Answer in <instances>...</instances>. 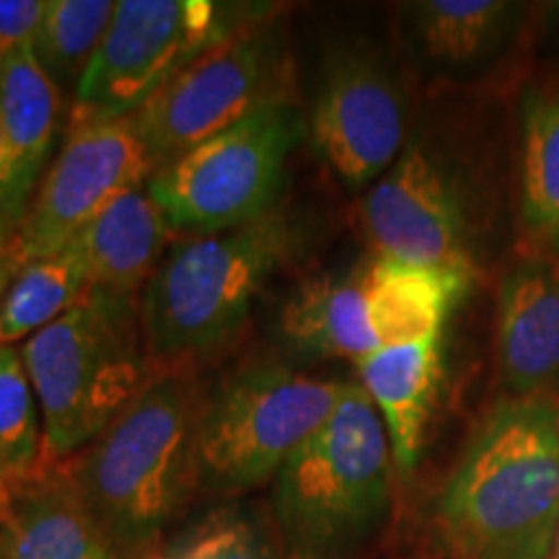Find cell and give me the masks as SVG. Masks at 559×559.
<instances>
[{
	"label": "cell",
	"mask_w": 559,
	"mask_h": 559,
	"mask_svg": "<svg viewBox=\"0 0 559 559\" xmlns=\"http://www.w3.org/2000/svg\"><path fill=\"white\" fill-rule=\"evenodd\" d=\"M559 531V400L500 402L430 508L432 559H547Z\"/></svg>",
	"instance_id": "obj_1"
},
{
	"label": "cell",
	"mask_w": 559,
	"mask_h": 559,
	"mask_svg": "<svg viewBox=\"0 0 559 559\" xmlns=\"http://www.w3.org/2000/svg\"><path fill=\"white\" fill-rule=\"evenodd\" d=\"M207 396L187 370H156L70 472L104 534L128 559L164 542L200 474V423Z\"/></svg>",
	"instance_id": "obj_2"
},
{
	"label": "cell",
	"mask_w": 559,
	"mask_h": 559,
	"mask_svg": "<svg viewBox=\"0 0 559 559\" xmlns=\"http://www.w3.org/2000/svg\"><path fill=\"white\" fill-rule=\"evenodd\" d=\"M293 243L296 230L280 207L243 226L174 241L138 300L151 368L185 370L234 340Z\"/></svg>",
	"instance_id": "obj_3"
},
{
	"label": "cell",
	"mask_w": 559,
	"mask_h": 559,
	"mask_svg": "<svg viewBox=\"0 0 559 559\" xmlns=\"http://www.w3.org/2000/svg\"><path fill=\"white\" fill-rule=\"evenodd\" d=\"M45 430V466L88 449L153 373L135 296L91 288L21 345Z\"/></svg>",
	"instance_id": "obj_4"
},
{
	"label": "cell",
	"mask_w": 559,
	"mask_h": 559,
	"mask_svg": "<svg viewBox=\"0 0 559 559\" xmlns=\"http://www.w3.org/2000/svg\"><path fill=\"white\" fill-rule=\"evenodd\" d=\"M391 443L360 383L272 479V510L298 559H340L366 539L391 500Z\"/></svg>",
	"instance_id": "obj_5"
},
{
	"label": "cell",
	"mask_w": 559,
	"mask_h": 559,
	"mask_svg": "<svg viewBox=\"0 0 559 559\" xmlns=\"http://www.w3.org/2000/svg\"><path fill=\"white\" fill-rule=\"evenodd\" d=\"M342 391L345 383L285 366L234 373L202 409V479L223 492L272 481L280 466L332 417Z\"/></svg>",
	"instance_id": "obj_6"
},
{
	"label": "cell",
	"mask_w": 559,
	"mask_h": 559,
	"mask_svg": "<svg viewBox=\"0 0 559 559\" xmlns=\"http://www.w3.org/2000/svg\"><path fill=\"white\" fill-rule=\"evenodd\" d=\"M304 124L290 104L260 109L202 140L148 179L151 198L177 230L215 234L275 210L285 164Z\"/></svg>",
	"instance_id": "obj_7"
},
{
	"label": "cell",
	"mask_w": 559,
	"mask_h": 559,
	"mask_svg": "<svg viewBox=\"0 0 559 559\" xmlns=\"http://www.w3.org/2000/svg\"><path fill=\"white\" fill-rule=\"evenodd\" d=\"M290 83L283 41L251 21L187 62L132 122L158 169L254 111L290 104Z\"/></svg>",
	"instance_id": "obj_8"
},
{
	"label": "cell",
	"mask_w": 559,
	"mask_h": 559,
	"mask_svg": "<svg viewBox=\"0 0 559 559\" xmlns=\"http://www.w3.org/2000/svg\"><path fill=\"white\" fill-rule=\"evenodd\" d=\"M207 0H120L75 88L73 117H132L210 45L247 26Z\"/></svg>",
	"instance_id": "obj_9"
},
{
	"label": "cell",
	"mask_w": 559,
	"mask_h": 559,
	"mask_svg": "<svg viewBox=\"0 0 559 559\" xmlns=\"http://www.w3.org/2000/svg\"><path fill=\"white\" fill-rule=\"evenodd\" d=\"M156 171L132 117H73L66 143L13 230L19 270L58 254L104 207Z\"/></svg>",
	"instance_id": "obj_10"
},
{
	"label": "cell",
	"mask_w": 559,
	"mask_h": 559,
	"mask_svg": "<svg viewBox=\"0 0 559 559\" xmlns=\"http://www.w3.org/2000/svg\"><path fill=\"white\" fill-rule=\"evenodd\" d=\"M360 226L376 260L453 272L472 280L464 210L438 160L412 145L360 202Z\"/></svg>",
	"instance_id": "obj_11"
},
{
	"label": "cell",
	"mask_w": 559,
	"mask_h": 559,
	"mask_svg": "<svg viewBox=\"0 0 559 559\" xmlns=\"http://www.w3.org/2000/svg\"><path fill=\"white\" fill-rule=\"evenodd\" d=\"M309 132L342 185H376L404 153L407 111L400 88L370 55H340L321 81Z\"/></svg>",
	"instance_id": "obj_12"
},
{
	"label": "cell",
	"mask_w": 559,
	"mask_h": 559,
	"mask_svg": "<svg viewBox=\"0 0 559 559\" xmlns=\"http://www.w3.org/2000/svg\"><path fill=\"white\" fill-rule=\"evenodd\" d=\"M0 555L3 559H124L62 466H41L29 479L13 481L0 508Z\"/></svg>",
	"instance_id": "obj_13"
},
{
	"label": "cell",
	"mask_w": 559,
	"mask_h": 559,
	"mask_svg": "<svg viewBox=\"0 0 559 559\" xmlns=\"http://www.w3.org/2000/svg\"><path fill=\"white\" fill-rule=\"evenodd\" d=\"M495 349L510 400H559V267L555 264L526 262L502 280Z\"/></svg>",
	"instance_id": "obj_14"
},
{
	"label": "cell",
	"mask_w": 559,
	"mask_h": 559,
	"mask_svg": "<svg viewBox=\"0 0 559 559\" xmlns=\"http://www.w3.org/2000/svg\"><path fill=\"white\" fill-rule=\"evenodd\" d=\"M362 337L370 355L383 347L440 337L469 280L415 264L370 260L353 272Z\"/></svg>",
	"instance_id": "obj_15"
},
{
	"label": "cell",
	"mask_w": 559,
	"mask_h": 559,
	"mask_svg": "<svg viewBox=\"0 0 559 559\" xmlns=\"http://www.w3.org/2000/svg\"><path fill=\"white\" fill-rule=\"evenodd\" d=\"M174 234L177 228L143 185L104 207L66 249L79 257L91 288L138 298L171 249Z\"/></svg>",
	"instance_id": "obj_16"
},
{
	"label": "cell",
	"mask_w": 559,
	"mask_h": 559,
	"mask_svg": "<svg viewBox=\"0 0 559 559\" xmlns=\"http://www.w3.org/2000/svg\"><path fill=\"white\" fill-rule=\"evenodd\" d=\"M355 366L362 391L383 419L394 469L402 477H409L423 453L425 432L443 379L440 337L383 347Z\"/></svg>",
	"instance_id": "obj_17"
},
{
	"label": "cell",
	"mask_w": 559,
	"mask_h": 559,
	"mask_svg": "<svg viewBox=\"0 0 559 559\" xmlns=\"http://www.w3.org/2000/svg\"><path fill=\"white\" fill-rule=\"evenodd\" d=\"M60 88L34 58L32 47L0 66V124L21 205H29L55 143Z\"/></svg>",
	"instance_id": "obj_18"
},
{
	"label": "cell",
	"mask_w": 559,
	"mask_h": 559,
	"mask_svg": "<svg viewBox=\"0 0 559 559\" xmlns=\"http://www.w3.org/2000/svg\"><path fill=\"white\" fill-rule=\"evenodd\" d=\"M521 243L528 262L559 267V81L523 115Z\"/></svg>",
	"instance_id": "obj_19"
},
{
	"label": "cell",
	"mask_w": 559,
	"mask_h": 559,
	"mask_svg": "<svg viewBox=\"0 0 559 559\" xmlns=\"http://www.w3.org/2000/svg\"><path fill=\"white\" fill-rule=\"evenodd\" d=\"M91 290L70 249L26 262L0 300V345H19L58 321Z\"/></svg>",
	"instance_id": "obj_20"
},
{
	"label": "cell",
	"mask_w": 559,
	"mask_h": 559,
	"mask_svg": "<svg viewBox=\"0 0 559 559\" xmlns=\"http://www.w3.org/2000/svg\"><path fill=\"white\" fill-rule=\"evenodd\" d=\"M415 37L430 60L469 66L506 37L513 5L502 0H425L412 5Z\"/></svg>",
	"instance_id": "obj_21"
},
{
	"label": "cell",
	"mask_w": 559,
	"mask_h": 559,
	"mask_svg": "<svg viewBox=\"0 0 559 559\" xmlns=\"http://www.w3.org/2000/svg\"><path fill=\"white\" fill-rule=\"evenodd\" d=\"M111 0H45L32 52L60 86L79 83L115 19Z\"/></svg>",
	"instance_id": "obj_22"
},
{
	"label": "cell",
	"mask_w": 559,
	"mask_h": 559,
	"mask_svg": "<svg viewBox=\"0 0 559 559\" xmlns=\"http://www.w3.org/2000/svg\"><path fill=\"white\" fill-rule=\"evenodd\" d=\"M45 466L41 412L21 345H0V477L9 485Z\"/></svg>",
	"instance_id": "obj_23"
},
{
	"label": "cell",
	"mask_w": 559,
	"mask_h": 559,
	"mask_svg": "<svg viewBox=\"0 0 559 559\" xmlns=\"http://www.w3.org/2000/svg\"><path fill=\"white\" fill-rule=\"evenodd\" d=\"M143 559H280L262 526L241 513H210Z\"/></svg>",
	"instance_id": "obj_24"
},
{
	"label": "cell",
	"mask_w": 559,
	"mask_h": 559,
	"mask_svg": "<svg viewBox=\"0 0 559 559\" xmlns=\"http://www.w3.org/2000/svg\"><path fill=\"white\" fill-rule=\"evenodd\" d=\"M45 0H0V66L37 37Z\"/></svg>",
	"instance_id": "obj_25"
},
{
	"label": "cell",
	"mask_w": 559,
	"mask_h": 559,
	"mask_svg": "<svg viewBox=\"0 0 559 559\" xmlns=\"http://www.w3.org/2000/svg\"><path fill=\"white\" fill-rule=\"evenodd\" d=\"M21 215H24V205H21L16 194L11 158H9V151H5V140H3V124H0V221L19 223Z\"/></svg>",
	"instance_id": "obj_26"
},
{
	"label": "cell",
	"mask_w": 559,
	"mask_h": 559,
	"mask_svg": "<svg viewBox=\"0 0 559 559\" xmlns=\"http://www.w3.org/2000/svg\"><path fill=\"white\" fill-rule=\"evenodd\" d=\"M16 272H19V264H16V257H13V243H11V249L0 251V300H3L11 280L16 277Z\"/></svg>",
	"instance_id": "obj_27"
},
{
	"label": "cell",
	"mask_w": 559,
	"mask_h": 559,
	"mask_svg": "<svg viewBox=\"0 0 559 559\" xmlns=\"http://www.w3.org/2000/svg\"><path fill=\"white\" fill-rule=\"evenodd\" d=\"M13 230H16V223L0 221V251L11 249V243H13Z\"/></svg>",
	"instance_id": "obj_28"
},
{
	"label": "cell",
	"mask_w": 559,
	"mask_h": 559,
	"mask_svg": "<svg viewBox=\"0 0 559 559\" xmlns=\"http://www.w3.org/2000/svg\"><path fill=\"white\" fill-rule=\"evenodd\" d=\"M9 489H11V485H9V481H5L3 477H0V508H3V502H5V498H9Z\"/></svg>",
	"instance_id": "obj_29"
},
{
	"label": "cell",
	"mask_w": 559,
	"mask_h": 559,
	"mask_svg": "<svg viewBox=\"0 0 559 559\" xmlns=\"http://www.w3.org/2000/svg\"><path fill=\"white\" fill-rule=\"evenodd\" d=\"M547 559H559V531H557V539H555V544H551Z\"/></svg>",
	"instance_id": "obj_30"
},
{
	"label": "cell",
	"mask_w": 559,
	"mask_h": 559,
	"mask_svg": "<svg viewBox=\"0 0 559 559\" xmlns=\"http://www.w3.org/2000/svg\"><path fill=\"white\" fill-rule=\"evenodd\" d=\"M0 559H3V555H0Z\"/></svg>",
	"instance_id": "obj_31"
}]
</instances>
